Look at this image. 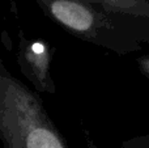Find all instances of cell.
<instances>
[{"label":"cell","mask_w":149,"mask_h":148,"mask_svg":"<svg viewBox=\"0 0 149 148\" xmlns=\"http://www.w3.org/2000/svg\"><path fill=\"white\" fill-rule=\"evenodd\" d=\"M0 142L3 148H71L41 97L0 58Z\"/></svg>","instance_id":"obj_1"},{"label":"cell","mask_w":149,"mask_h":148,"mask_svg":"<svg viewBox=\"0 0 149 148\" xmlns=\"http://www.w3.org/2000/svg\"><path fill=\"white\" fill-rule=\"evenodd\" d=\"M41 10L63 30L85 42L119 55L143 50L137 39L116 18L97 5L81 0H34Z\"/></svg>","instance_id":"obj_2"},{"label":"cell","mask_w":149,"mask_h":148,"mask_svg":"<svg viewBox=\"0 0 149 148\" xmlns=\"http://www.w3.org/2000/svg\"><path fill=\"white\" fill-rule=\"evenodd\" d=\"M54 55L55 47L46 39L28 38L24 31H18V68L39 94H56V84L51 75Z\"/></svg>","instance_id":"obj_3"},{"label":"cell","mask_w":149,"mask_h":148,"mask_svg":"<svg viewBox=\"0 0 149 148\" xmlns=\"http://www.w3.org/2000/svg\"><path fill=\"white\" fill-rule=\"evenodd\" d=\"M97 5L119 21L140 43L149 45V0H81Z\"/></svg>","instance_id":"obj_4"},{"label":"cell","mask_w":149,"mask_h":148,"mask_svg":"<svg viewBox=\"0 0 149 148\" xmlns=\"http://www.w3.org/2000/svg\"><path fill=\"white\" fill-rule=\"evenodd\" d=\"M120 148H149V134L126 139L122 142Z\"/></svg>","instance_id":"obj_5"},{"label":"cell","mask_w":149,"mask_h":148,"mask_svg":"<svg viewBox=\"0 0 149 148\" xmlns=\"http://www.w3.org/2000/svg\"><path fill=\"white\" fill-rule=\"evenodd\" d=\"M136 64H137V67H139L141 75L145 76L147 79H149V54L140 55L136 60Z\"/></svg>","instance_id":"obj_6"},{"label":"cell","mask_w":149,"mask_h":148,"mask_svg":"<svg viewBox=\"0 0 149 148\" xmlns=\"http://www.w3.org/2000/svg\"><path fill=\"white\" fill-rule=\"evenodd\" d=\"M84 138H85V142H86V147L88 148H98L97 144H95V142L93 140V138L90 136V133L88 130H84Z\"/></svg>","instance_id":"obj_7"}]
</instances>
